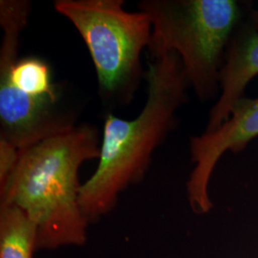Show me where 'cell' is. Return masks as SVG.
I'll return each instance as SVG.
<instances>
[{
	"label": "cell",
	"instance_id": "2",
	"mask_svg": "<svg viewBox=\"0 0 258 258\" xmlns=\"http://www.w3.org/2000/svg\"><path fill=\"white\" fill-rule=\"evenodd\" d=\"M148 97L133 120L108 114L104 120L98 167L80 188V205L87 221L110 212L119 194L143 181L151 157L176 126L177 111L190 87L175 53L149 56Z\"/></svg>",
	"mask_w": 258,
	"mask_h": 258
},
{
	"label": "cell",
	"instance_id": "7",
	"mask_svg": "<svg viewBox=\"0 0 258 258\" xmlns=\"http://www.w3.org/2000/svg\"><path fill=\"white\" fill-rule=\"evenodd\" d=\"M258 75V31L250 24L238 26L226 51L219 75L220 96L210 111L207 128H218L234 104L246 97V88Z\"/></svg>",
	"mask_w": 258,
	"mask_h": 258
},
{
	"label": "cell",
	"instance_id": "1",
	"mask_svg": "<svg viewBox=\"0 0 258 258\" xmlns=\"http://www.w3.org/2000/svg\"><path fill=\"white\" fill-rule=\"evenodd\" d=\"M96 127L82 124L19 151L18 164L0 186L1 206H14L37 227V249L82 246L89 222L80 205L79 169L99 159Z\"/></svg>",
	"mask_w": 258,
	"mask_h": 258
},
{
	"label": "cell",
	"instance_id": "5",
	"mask_svg": "<svg viewBox=\"0 0 258 258\" xmlns=\"http://www.w3.org/2000/svg\"><path fill=\"white\" fill-rule=\"evenodd\" d=\"M54 6L87 47L103 102L128 104L146 78L141 55L151 38L148 15L125 11L122 0H56Z\"/></svg>",
	"mask_w": 258,
	"mask_h": 258
},
{
	"label": "cell",
	"instance_id": "3",
	"mask_svg": "<svg viewBox=\"0 0 258 258\" xmlns=\"http://www.w3.org/2000/svg\"><path fill=\"white\" fill-rule=\"evenodd\" d=\"M30 9L26 0L0 1V137L19 151L76 126L59 105L49 65L37 56L17 58Z\"/></svg>",
	"mask_w": 258,
	"mask_h": 258
},
{
	"label": "cell",
	"instance_id": "10",
	"mask_svg": "<svg viewBox=\"0 0 258 258\" xmlns=\"http://www.w3.org/2000/svg\"><path fill=\"white\" fill-rule=\"evenodd\" d=\"M250 25H252L258 31V11L250 12Z\"/></svg>",
	"mask_w": 258,
	"mask_h": 258
},
{
	"label": "cell",
	"instance_id": "6",
	"mask_svg": "<svg viewBox=\"0 0 258 258\" xmlns=\"http://www.w3.org/2000/svg\"><path fill=\"white\" fill-rule=\"evenodd\" d=\"M258 137V97L242 98L234 104L228 120L218 128L190 139L189 150L194 167L186 183L188 203L196 214L211 212L209 184L222 156L243 151Z\"/></svg>",
	"mask_w": 258,
	"mask_h": 258
},
{
	"label": "cell",
	"instance_id": "8",
	"mask_svg": "<svg viewBox=\"0 0 258 258\" xmlns=\"http://www.w3.org/2000/svg\"><path fill=\"white\" fill-rule=\"evenodd\" d=\"M37 225L14 206L0 205V258H33Z\"/></svg>",
	"mask_w": 258,
	"mask_h": 258
},
{
	"label": "cell",
	"instance_id": "4",
	"mask_svg": "<svg viewBox=\"0 0 258 258\" xmlns=\"http://www.w3.org/2000/svg\"><path fill=\"white\" fill-rule=\"evenodd\" d=\"M151 22L148 55L175 53L196 96L206 102L220 90L219 75L241 9L233 0H144Z\"/></svg>",
	"mask_w": 258,
	"mask_h": 258
},
{
	"label": "cell",
	"instance_id": "9",
	"mask_svg": "<svg viewBox=\"0 0 258 258\" xmlns=\"http://www.w3.org/2000/svg\"><path fill=\"white\" fill-rule=\"evenodd\" d=\"M19 150L8 140L0 137V186L6 183L18 164Z\"/></svg>",
	"mask_w": 258,
	"mask_h": 258
}]
</instances>
